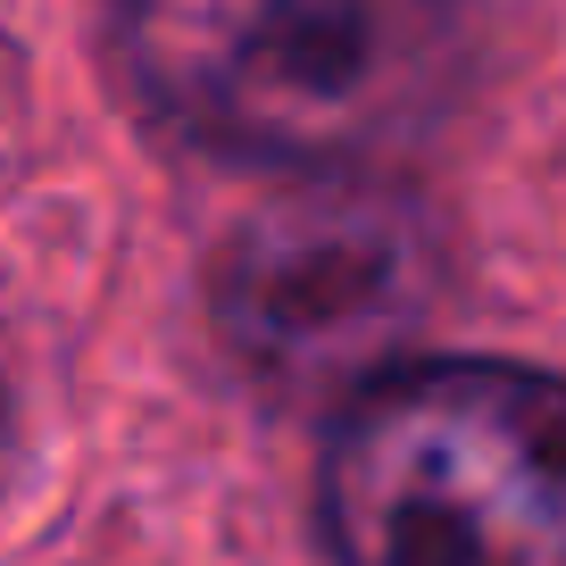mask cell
Here are the masks:
<instances>
[{
    "instance_id": "1",
    "label": "cell",
    "mask_w": 566,
    "mask_h": 566,
    "mask_svg": "<svg viewBox=\"0 0 566 566\" xmlns=\"http://www.w3.org/2000/svg\"><path fill=\"white\" fill-rule=\"evenodd\" d=\"M125 67L184 142L259 167L367 159L450 92V0H125Z\"/></svg>"
},
{
    "instance_id": "2",
    "label": "cell",
    "mask_w": 566,
    "mask_h": 566,
    "mask_svg": "<svg viewBox=\"0 0 566 566\" xmlns=\"http://www.w3.org/2000/svg\"><path fill=\"white\" fill-rule=\"evenodd\" d=\"M342 566H566V384L417 358L350 391L325 450Z\"/></svg>"
},
{
    "instance_id": "3",
    "label": "cell",
    "mask_w": 566,
    "mask_h": 566,
    "mask_svg": "<svg viewBox=\"0 0 566 566\" xmlns=\"http://www.w3.org/2000/svg\"><path fill=\"white\" fill-rule=\"evenodd\" d=\"M424 259L391 200L325 192L259 217L217 266V325L283 391L384 375V342L417 317Z\"/></svg>"
},
{
    "instance_id": "4",
    "label": "cell",
    "mask_w": 566,
    "mask_h": 566,
    "mask_svg": "<svg viewBox=\"0 0 566 566\" xmlns=\"http://www.w3.org/2000/svg\"><path fill=\"white\" fill-rule=\"evenodd\" d=\"M0 459H9V400H0Z\"/></svg>"
}]
</instances>
